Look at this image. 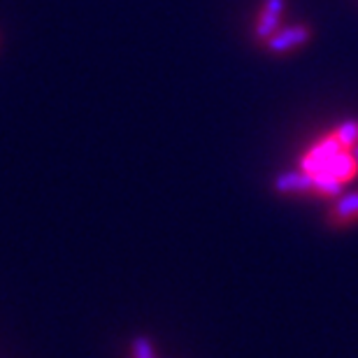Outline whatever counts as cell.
Here are the masks:
<instances>
[{"label":"cell","mask_w":358,"mask_h":358,"mask_svg":"<svg viewBox=\"0 0 358 358\" xmlns=\"http://www.w3.org/2000/svg\"><path fill=\"white\" fill-rule=\"evenodd\" d=\"M300 168L314 179V196L338 198L345 191V184L358 177L352 149L342 147L333 133L324 135L307 149L300 159Z\"/></svg>","instance_id":"1"},{"label":"cell","mask_w":358,"mask_h":358,"mask_svg":"<svg viewBox=\"0 0 358 358\" xmlns=\"http://www.w3.org/2000/svg\"><path fill=\"white\" fill-rule=\"evenodd\" d=\"M310 38H312V28L307 24H291V26H279L263 45H266L270 54H289L293 49L307 45Z\"/></svg>","instance_id":"2"},{"label":"cell","mask_w":358,"mask_h":358,"mask_svg":"<svg viewBox=\"0 0 358 358\" xmlns=\"http://www.w3.org/2000/svg\"><path fill=\"white\" fill-rule=\"evenodd\" d=\"M328 226L338 228H352L358 224V189L354 191H342L338 198H335V203L331 205V210H328Z\"/></svg>","instance_id":"3"},{"label":"cell","mask_w":358,"mask_h":358,"mask_svg":"<svg viewBox=\"0 0 358 358\" xmlns=\"http://www.w3.org/2000/svg\"><path fill=\"white\" fill-rule=\"evenodd\" d=\"M286 12V0H263L261 12L256 17V26H254V38L259 42H266L272 33L282 26Z\"/></svg>","instance_id":"4"},{"label":"cell","mask_w":358,"mask_h":358,"mask_svg":"<svg viewBox=\"0 0 358 358\" xmlns=\"http://www.w3.org/2000/svg\"><path fill=\"white\" fill-rule=\"evenodd\" d=\"M272 189L282 196H314V179L303 168L279 173L272 182Z\"/></svg>","instance_id":"5"},{"label":"cell","mask_w":358,"mask_h":358,"mask_svg":"<svg viewBox=\"0 0 358 358\" xmlns=\"http://www.w3.org/2000/svg\"><path fill=\"white\" fill-rule=\"evenodd\" d=\"M333 138L340 142L342 147H347V149H354L358 145V119H347V121H342L340 126H335L333 128Z\"/></svg>","instance_id":"6"},{"label":"cell","mask_w":358,"mask_h":358,"mask_svg":"<svg viewBox=\"0 0 358 358\" xmlns=\"http://www.w3.org/2000/svg\"><path fill=\"white\" fill-rule=\"evenodd\" d=\"M131 352H133V358H156L154 342L149 338H145V335H140V338L133 340Z\"/></svg>","instance_id":"7"},{"label":"cell","mask_w":358,"mask_h":358,"mask_svg":"<svg viewBox=\"0 0 358 358\" xmlns=\"http://www.w3.org/2000/svg\"><path fill=\"white\" fill-rule=\"evenodd\" d=\"M352 156H354V161H356V168H358V145L352 149Z\"/></svg>","instance_id":"8"}]
</instances>
